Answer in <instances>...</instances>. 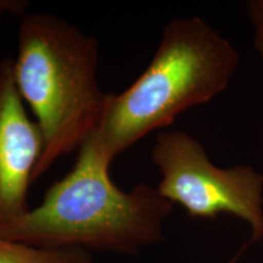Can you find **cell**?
<instances>
[{"instance_id":"2","label":"cell","mask_w":263,"mask_h":263,"mask_svg":"<svg viewBox=\"0 0 263 263\" xmlns=\"http://www.w3.org/2000/svg\"><path fill=\"white\" fill-rule=\"evenodd\" d=\"M239 65L235 45L203 18L171 20L145 70L123 91L111 93L103 122L89 140L112 163L189 108L224 93Z\"/></svg>"},{"instance_id":"3","label":"cell","mask_w":263,"mask_h":263,"mask_svg":"<svg viewBox=\"0 0 263 263\" xmlns=\"http://www.w3.org/2000/svg\"><path fill=\"white\" fill-rule=\"evenodd\" d=\"M17 44L16 87L43 137L35 182L94 136L111 93L99 85L98 39L67 20L48 12L26 14Z\"/></svg>"},{"instance_id":"9","label":"cell","mask_w":263,"mask_h":263,"mask_svg":"<svg viewBox=\"0 0 263 263\" xmlns=\"http://www.w3.org/2000/svg\"><path fill=\"white\" fill-rule=\"evenodd\" d=\"M241 252H242V251H240L238 255H235L234 257H233L232 259H230V261H228V262H227V263H236V261H238V258L240 257V255H241Z\"/></svg>"},{"instance_id":"6","label":"cell","mask_w":263,"mask_h":263,"mask_svg":"<svg viewBox=\"0 0 263 263\" xmlns=\"http://www.w3.org/2000/svg\"><path fill=\"white\" fill-rule=\"evenodd\" d=\"M0 263H93V258L82 250L37 248L0 236Z\"/></svg>"},{"instance_id":"8","label":"cell","mask_w":263,"mask_h":263,"mask_svg":"<svg viewBox=\"0 0 263 263\" xmlns=\"http://www.w3.org/2000/svg\"><path fill=\"white\" fill-rule=\"evenodd\" d=\"M28 2L26 0H0V22L5 16H21L27 14Z\"/></svg>"},{"instance_id":"7","label":"cell","mask_w":263,"mask_h":263,"mask_svg":"<svg viewBox=\"0 0 263 263\" xmlns=\"http://www.w3.org/2000/svg\"><path fill=\"white\" fill-rule=\"evenodd\" d=\"M250 25L254 31V48L261 60H263V0H250L246 4Z\"/></svg>"},{"instance_id":"4","label":"cell","mask_w":263,"mask_h":263,"mask_svg":"<svg viewBox=\"0 0 263 263\" xmlns=\"http://www.w3.org/2000/svg\"><path fill=\"white\" fill-rule=\"evenodd\" d=\"M150 156L164 199L197 218L234 216L249 226L252 242L263 240L262 172L249 164L216 166L201 141L180 129L159 132Z\"/></svg>"},{"instance_id":"1","label":"cell","mask_w":263,"mask_h":263,"mask_svg":"<svg viewBox=\"0 0 263 263\" xmlns=\"http://www.w3.org/2000/svg\"><path fill=\"white\" fill-rule=\"evenodd\" d=\"M110 166L88 140L72 170L48 189L41 205L0 226V236L37 248L121 255L162 241L173 203L145 183L118 188Z\"/></svg>"},{"instance_id":"5","label":"cell","mask_w":263,"mask_h":263,"mask_svg":"<svg viewBox=\"0 0 263 263\" xmlns=\"http://www.w3.org/2000/svg\"><path fill=\"white\" fill-rule=\"evenodd\" d=\"M43 137L16 87L14 59L0 60V226L29 210L28 190Z\"/></svg>"}]
</instances>
